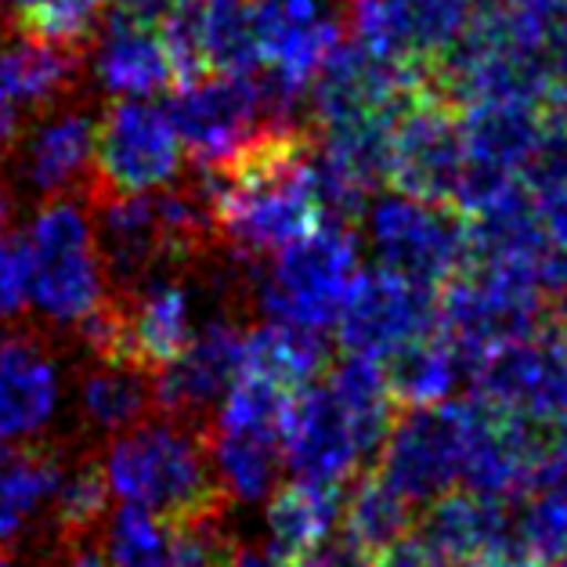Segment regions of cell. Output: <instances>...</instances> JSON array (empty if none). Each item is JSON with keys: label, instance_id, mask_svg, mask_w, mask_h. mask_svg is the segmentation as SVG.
Wrapping results in <instances>:
<instances>
[{"label": "cell", "instance_id": "1", "mask_svg": "<svg viewBox=\"0 0 567 567\" xmlns=\"http://www.w3.org/2000/svg\"><path fill=\"white\" fill-rule=\"evenodd\" d=\"M398 416L383 362L343 351L322 377L300 386L282 423V460L300 481L348 488L380 455Z\"/></svg>", "mask_w": 567, "mask_h": 567}, {"label": "cell", "instance_id": "2", "mask_svg": "<svg viewBox=\"0 0 567 567\" xmlns=\"http://www.w3.org/2000/svg\"><path fill=\"white\" fill-rule=\"evenodd\" d=\"M99 466L116 503L167 520L206 514V509H217L220 499L206 434L167 412L145 416L142 423L109 437Z\"/></svg>", "mask_w": 567, "mask_h": 567}, {"label": "cell", "instance_id": "3", "mask_svg": "<svg viewBox=\"0 0 567 567\" xmlns=\"http://www.w3.org/2000/svg\"><path fill=\"white\" fill-rule=\"evenodd\" d=\"M25 271V311L51 329H76L113 297L94 243L91 206L84 196H54L37 206L19 235Z\"/></svg>", "mask_w": 567, "mask_h": 567}, {"label": "cell", "instance_id": "4", "mask_svg": "<svg viewBox=\"0 0 567 567\" xmlns=\"http://www.w3.org/2000/svg\"><path fill=\"white\" fill-rule=\"evenodd\" d=\"M362 271V243L354 239V228L340 220H318L311 231L279 246L268 268L254 271V308L265 315V322L326 337L337 329Z\"/></svg>", "mask_w": 567, "mask_h": 567}, {"label": "cell", "instance_id": "5", "mask_svg": "<svg viewBox=\"0 0 567 567\" xmlns=\"http://www.w3.org/2000/svg\"><path fill=\"white\" fill-rule=\"evenodd\" d=\"M293 391L257 372H239L225 401L214 409L206 452L225 499L260 506L282 484V423Z\"/></svg>", "mask_w": 567, "mask_h": 567}, {"label": "cell", "instance_id": "6", "mask_svg": "<svg viewBox=\"0 0 567 567\" xmlns=\"http://www.w3.org/2000/svg\"><path fill=\"white\" fill-rule=\"evenodd\" d=\"M484 405L477 398H449L437 405H409L386 431L377 477L412 506H431L463 484L466 452Z\"/></svg>", "mask_w": 567, "mask_h": 567}, {"label": "cell", "instance_id": "7", "mask_svg": "<svg viewBox=\"0 0 567 567\" xmlns=\"http://www.w3.org/2000/svg\"><path fill=\"white\" fill-rule=\"evenodd\" d=\"M549 326V300L524 271L470 265L437 289V329L466 354L470 369L492 348Z\"/></svg>", "mask_w": 567, "mask_h": 567}, {"label": "cell", "instance_id": "8", "mask_svg": "<svg viewBox=\"0 0 567 567\" xmlns=\"http://www.w3.org/2000/svg\"><path fill=\"white\" fill-rule=\"evenodd\" d=\"M372 268L441 289L466 257V217L445 203H426L398 188H380L358 220Z\"/></svg>", "mask_w": 567, "mask_h": 567}, {"label": "cell", "instance_id": "9", "mask_svg": "<svg viewBox=\"0 0 567 567\" xmlns=\"http://www.w3.org/2000/svg\"><path fill=\"white\" fill-rule=\"evenodd\" d=\"M185 148L167 105L148 99H113L94 123L91 196H137L182 177Z\"/></svg>", "mask_w": 567, "mask_h": 567}, {"label": "cell", "instance_id": "10", "mask_svg": "<svg viewBox=\"0 0 567 567\" xmlns=\"http://www.w3.org/2000/svg\"><path fill=\"white\" fill-rule=\"evenodd\" d=\"M474 398L532 426L567 423V333L557 326L484 351L470 369Z\"/></svg>", "mask_w": 567, "mask_h": 567}, {"label": "cell", "instance_id": "11", "mask_svg": "<svg viewBox=\"0 0 567 567\" xmlns=\"http://www.w3.org/2000/svg\"><path fill=\"white\" fill-rule=\"evenodd\" d=\"M463 127L460 105L426 84L416 87L398 109L391 127V185L405 196L455 206L463 177Z\"/></svg>", "mask_w": 567, "mask_h": 567}, {"label": "cell", "instance_id": "12", "mask_svg": "<svg viewBox=\"0 0 567 567\" xmlns=\"http://www.w3.org/2000/svg\"><path fill=\"white\" fill-rule=\"evenodd\" d=\"M246 358V326L235 311H206L196 333L167 365L152 372L156 409L177 420H206L239 380Z\"/></svg>", "mask_w": 567, "mask_h": 567}, {"label": "cell", "instance_id": "13", "mask_svg": "<svg viewBox=\"0 0 567 567\" xmlns=\"http://www.w3.org/2000/svg\"><path fill=\"white\" fill-rule=\"evenodd\" d=\"M167 113L182 148L199 167H217L265 127L257 69L254 73H203L174 87Z\"/></svg>", "mask_w": 567, "mask_h": 567}, {"label": "cell", "instance_id": "14", "mask_svg": "<svg viewBox=\"0 0 567 567\" xmlns=\"http://www.w3.org/2000/svg\"><path fill=\"white\" fill-rule=\"evenodd\" d=\"M437 329V289L365 268L340 311L337 333L348 354L386 362L412 340Z\"/></svg>", "mask_w": 567, "mask_h": 567}, {"label": "cell", "instance_id": "15", "mask_svg": "<svg viewBox=\"0 0 567 567\" xmlns=\"http://www.w3.org/2000/svg\"><path fill=\"white\" fill-rule=\"evenodd\" d=\"M102 524L109 567H225L231 557V538L217 524V509L167 520L120 503Z\"/></svg>", "mask_w": 567, "mask_h": 567}, {"label": "cell", "instance_id": "16", "mask_svg": "<svg viewBox=\"0 0 567 567\" xmlns=\"http://www.w3.org/2000/svg\"><path fill=\"white\" fill-rule=\"evenodd\" d=\"M474 19L470 0H351L358 44L412 73H426Z\"/></svg>", "mask_w": 567, "mask_h": 567}, {"label": "cell", "instance_id": "17", "mask_svg": "<svg viewBox=\"0 0 567 567\" xmlns=\"http://www.w3.org/2000/svg\"><path fill=\"white\" fill-rule=\"evenodd\" d=\"M423 80V73H412V69L383 59L358 40H340L308 87L311 123L318 131L343 120L391 113Z\"/></svg>", "mask_w": 567, "mask_h": 567}, {"label": "cell", "instance_id": "18", "mask_svg": "<svg viewBox=\"0 0 567 567\" xmlns=\"http://www.w3.org/2000/svg\"><path fill=\"white\" fill-rule=\"evenodd\" d=\"M94 120L87 109L54 105L37 113L33 127L11 148L16 182L37 199L84 196L94 177Z\"/></svg>", "mask_w": 567, "mask_h": 567}, {"label": "cell", "instance_id": "19", "mask_svg": "<svg viewBox=\"0 0 567 567\" xmlns=\"http://www.w3.org/2000/svg\"><path fill=\"white\" fill-rule=\"evenodd\" d=\"M62 369L48 343L0 326V441L37 445L62 412Z\"/></svg>", "mask_w": 567, "mask_h": 567}, {"label": "cell", "instance_id": "20", "mask_svg": "<svg viewBox=\"0 0 567 567\" xmlns=\"http://www.w3.org/2000/svg\"><path fill=\"white\" fill-rule=\"evenodd\" d=\"M250 25L260 65L303 91L343 40L326 0H250Z\"/></svg>", "mask_w": 567, "mask_h": 567}, {"label": "cell", "instance_id": "21", "mask_svg": "<svg viewBox=\"0 0 567 567\" xmlns=\"http://www.w3.org/2000/svg\"><path fill=\"white\" fill-rule=\"evenodd\" d=\"M420 535L452 567H474L506 557V553H520L514 503L492 499V495L470 488H455L426 506Z\"/></svg>", "mask_w": 567, "mask_h": 567}, {"label": "cell", "instance_id": "22", "mask_svg": "<svg viewBox=\"0 0 567 567\" xmlns=\"http://www.w3.org/2000/svg\"><path fill=\"white\" fill-rule=\"evenodd\" d=\"M91 76L113 99H152L177 87V69L159 25L105 16L94 30Z\"/></svg>", "mask_w": 567, "mask_h": 567}, {"label": "cell", "instance_id": "23", "mask_svg": "<svg viewBox=\"0 0 567 567\" xmlns=\"http://www.w3.org/2000/svg\"><path fill=\"white\" fill-rule=\"evenodd\" d=\"M84 69V48L40 40L16 25L0 33V87L33 116L73 102Z\"/></svg>", "mask_w": 567, "mask_h": 567}, {"label": "cell", "instance_id": "24", "mask_svg": "<svg viewBox=\"0 0 567 567\" xmlns=\"http://www.w3.org/2000/svg\"><path fill=\"white\" fill-rule=\"evenodd\" d=\"M343 514V488L293 477L265 499V546L279 560L293 564L303 553L337 535Z\"/></svg>", "mask_w": 567, "mask_h": 567}, {"label": "cell", "instance_id": "25", "mask_svg": "<svg viewBox=\"0 0 567 567\" xmlns=\"http://www.w3.org/2000/svg\"><path fill=\"white\" fill-rule=\"evenodd\" d=\"M152 409H156V391H152V372L145 365L94 358V365L80 372L76 412L87 431L113 437L142 423Z\"/></svg>", "mask_w": 567, "mask_h": 567}, {"label": "cell", "instance_id": "26", "mask_svg": "<svg viewBox=\"0 0 567 567\" xmlns=\"http://www.w3.org/2000/svg\"><path fill=\"white\" fill-rule=\"evenodd\" d=\"M62 460L37 445H0V549L22 543L51 509Z\"/></svg>", "mask_w": 567, "mask_h": 567}, {"label": "cell", "instance_id": "27", "mask_svg": "<svg viewBox=\"0 0 567 567\" xmlns=\"http://www.w3.org/2000/svg\"><path fill=\"white\" fill-rule=\"evenodd\" d=\"M383 369L398 405H437V401L455 398V386L470 380L466 354L441 329L391 354Z\"/></svg>", "mask_w": 567, "mask_h": 567}, {"label": "cell", "instance_id": "28", "mask_svg": "<svg viewBox=\"0 0 567 567\" xmlns=\"http://www.w3.org/2000/svg\"><path fill=\"white\" fill-rule=\"evenodd\" d=\"M326 337L311 329L282 326V322H260L257 329H246V358L243 369L282 383L286 391H300L326 369Z\"/></svg>", "mask_w": 567, "mask_h": 567}, {"label": "cell", "instance_id": "29", "mask_svg": "<svg viewBox=\"0 0 567 567\" xmlns=\"http://www.w3.org/2000/svg\"><path fill=\"white\" fill-rule=\"evenodd\" d=\"M412 514H416V506L405 503L394 488H386V484L372 474V477L354 481V488L343 495L340 532L372 557L377 549L391 546L394 538L412 532Z\"/></svg>", "mask_w": 567, "mask_h": 567}, {"label": "cell", "instance_id": "30", "mask_svg": "<svg viewBox=\"0 0 567 567\" xmlns=\"http://www.w3.org/2000/svg\"><path fill=\"white\" fill-rule=\"evenodd\" d=\"M109 484L99 463H76V466H62V477H59V488L51 495V520L69 543L73 538H84L91 535L99 524L109 517Z\"/></svg>", "mask_w": 567, "mask_h": 567}, {"label": "cell", "instance_id": "31", "mask_svg": "<svg viewBox=\"0 0 567 567\" xmlns=\"http://www.w3.org/2000/svg\"><path fill=\"white\" fill-rule=\"evenodd\" d=\"M517 182L528 188L535 199L567 185V123L546 116V127L538 134L535 148L528 152V159H524Z\"/></svg>", "mask_w": 567, "mask_h": 567}, {"label": "cell", "instance_id": "32", "mask_svg": "<svg viewBox=\"0 0 567 567\" xmlns=\"http://www.w3.org/2000/svg\"><path fill=\"white\" fill-rule=\"evenodd\" d=\"M25 315V271L19 239L0 235V326L19 322Z\"/></svg>", "mask_w": 567, "mask_h": 567}, {"label": "cell", "instance_id": "33", "mask_svg": "<svg viewBox=\"0 0 567 567\" xmlns=\"http://www.w3.org/2000/svg\"><path fill=\"white\" fill-rule=\"evenodd\" d=\"M369 567H452V564L441 557L420 532H409V535L394 538L391 546L372 553Z\"/></svg>", "mask_w": 567, "mask_h": 567}, {"label": "cell", "instance_id": "34", "mask_svg": "<svg viewBox=\"0 0 567 567\" xmlns=\"http://www.w3.org/2000/svg\"><path fill=\"white\" fill-rule=\"evenodd\" d=\"M289 567H369V553L358 549L351 538L340 532V535H329L322 546L303 553V557Z\"/></svg>", "mask_w": 567, "mask_h": 567}, {"label": "cell", "instance_id": "35", "mask_svg": "<svg viewBox=\"0 0 567 567\" xmlns=\"http://www.w3.org/2000/svg\"><path fill=\"white\" fill-rule=\"evenodd\" d=\"M535 206H538V225H543L546 246L549 250L567 254V185L557 192H546V196H538Z\"/></svg>", "mask_w": 567, "mask_h": 567}, {"label": "cell", "instance_id": "36", "mask_svg": "<svg viewBox=\"0 0 567 567\" xmlns=\"http://www.w3.org/2000/svg\"><path fill=\"white\" fill-rule=\"evenodd\" d=\"M22 131H25V109L0 87V159L11 156V148H16Z\"/></svg>", "mask_w": 567, "mask_h": 567}, {"label": "cell", "instance_id": "37", "mask_svg": "<svg viewBox=\"0 0 567 567\" xmlns=\"http://www.w3.org/2000/svg\"><path fill=\"white\" fill-rule=\"evenodd\" d=\"M51 567H109V560H105L102 546H91V543H84V538H73L69 549Z\"/></svg>", "mask_w": 567, "mask_h": 567}, {"label": "cell", "instance_id": "38", "mask_svg": "<svg viewBox=\"0 0 567 567\" xmlns=\"http://www.w3.org/2000/svg\"><path fill=\"white\" fill-rule=\"evenodd\" d=\"M225 567H289V564L268 553L265 546H243V549L231 546V557Z\"/></svg>", "mask_w": 567, "mask_h": 567}, {"label": "cell", "instance_id": "39", "mask_svg": "<svg viewBox=\"0 0 567 567\" xmlns=\"http://www.w3.org/2000/svg\"><path fill=\"white\" fill-rule=\"evenodd\" d=\"M543 113H546L549 120H560V123H567V80H560V84L546 94Z\"/></svg>", "mask_w": 567, "mask_h": 567}, {"label": "cell", "instance_id": "40", "mask_svg": "<svg viewBox=\"0 0 567 567\" xmlns=\"http://www.w3.org/2000/svg\"><path fill=\"white\" fill-rule=\"evenodd\" d=\"M11 217H16V199H11V185L4 182V174H0V235L8 231Z\"/></svg>", "mask_w": 567, "mask_h": 567}, {"label": "cell", "instance_id": "41", "mask_svg": "<svg viewBox=\"0 0 567 567\" xmlns=\"http://www.w3.org/2000/svg\"><path fill=\"white\" fill-rule=\"evenodd\" d=\"M474 567H546L532 557H524V553H506V557H495V560H484V564H474Z\"/></svg>", "mask_w": 567, "mask_h": 567}, {"label": "cell", "instance_id": "42", "mask_svg": "<svg viewBox=\"0 0 567 567\" xmlns=\"http://www.w3.org/2000/svg\"><path fill=\"white\" fill-rule=\"evenodd\" d=\"M470 4H474V16H503L517 0H470Z\"/></svg>", "mask_w": 567, "mask_h": 567}, {"label": "cell", "instance_id": "43", "mask_svg": "<svg viewBox=\"0 0 567 567\" xmlns=\"http://www.w3.org/2000/svg\"><path fill=\"white\" fill-rule=\"evenodd\" d=\"M0 567H11V564H8V557H4V553H0Z\"/></svg>", "mask_w": 567, "mask_h": 567}, {"label": "cell", "instance_id": "44", "mask_svg": "<svg viewBox=\"0 0 567 567\" xmlns=\"http://www.w3.org/2000/svg\"><path fill=\"white\" fill-rule=\"evenodd\" d=\"M557 567H567V557H564V560H560V564H557Z\"/></svg>", "mask_w": 567, "mask_h": 567}]
</instances>
